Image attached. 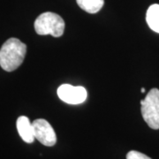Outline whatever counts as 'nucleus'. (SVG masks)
Masks as SVG:
<instances>
[{"label": "nucleus", "mask_w": 159, "mask_h": 159, "mask_svg": "<svg viewBox=\"0 0 159 159\" xmlns=\"http://www.w3.org/2000/svg\"><path fill=\"white\" fill-rule=\"evenodd\" d=\"M66 24L62 18L57 13L46 11L40 14L34 21L35 32L41 35L51 34L59 37L64 34Z\"/></svg>", "instance_id": "2"}, {"label": "nucleus", "mask_w": 159, "mask_h": 159, "mask_svg": "<svg viewBox=\"0 0 159 159\" xmlns=\"http://www.w3.org/2000/svg\"><path fill=\"white\" fill-rule=\"evenodd\" d=\"M33 124L34 138L38 140L43 145L52 147L57 142L56 133L51 124L43 119H35Z\"/></svg>", "instance_id": "4"}, {"label": "nucleus", "mask_w": 159, "mask_h": 159, "mask_svg": "<svg viewBox=\"0 0 159 159\" xmlns=\"http://www.w3.org/2000/svg\"><path fill=\"white\" fill-rule=\"evenodd\" d=\"M17 130L20 136L21 137L23 141L27 143H32L34 142V127L33 124L30 122V120L26 116H20L17 119Z\"/></svg>", "instance_id": "6"}, {"label": "nucleus", "mask_w": 159, "mask_h": 159, "mask_svg": "<svg viewBox=\"0 0 159 159\" xmlns=\"http://www.w3.org/2000/svg\"><path fill=\"white\" fill-rule=\"evenodd\" d=\"M126 159H151L145 154L141 153L136 150H131L126 155Z\"/></svg>", "instance_id": "9"}, {"label": "nucleus", "mask_w": 159, "mask_h": 159, "mask_svg": "<svg viewBox=\"0 0 159 159\" xmlns=\"http://www.w3.org/2000/svg\"><path fill=\"white\" fill-rule=\"evenodd\" d=\"M57 96L63 102L69 104H79L85 101L88 93L85 88L81 86H72L63 84L57 90Z\"/></svg>", "instance_id": "5"}, {"label": "nucleus", "mask_w": 159, "mask_h": 159, "mask_svg": "<svg viewBox=\"0 0 159 159\" xmlns=\"http://www.w3.org/2000/svg\"><path fill=\"white\" fill-rule=\"evenodd\" d=\"M27 45L17 38H10L0 49V66L6 72H12L22 64Z\"/></svg>", "instance_id": "1"}, {"label": "nucleus", "mask_w": 159, "mask_h": 159, "mask_svg": "<svg viewBox=\"0 0 159 159\" xmlns=\"http://www.w3.org/2000/svg\"><path fill=\"white\" fill-rule=\"evenodd\" d=\"M146 20L150 29L159 33V5L155 4L148 7L146 14Z\"/></svg>", "instance_id": "7"}, {"label": "nucleus", "mask_w": 159, "mask_h": 159, "mask_svg": "<svg viewBox=\"0 0 159 159\" xmlns=\"http://www.w3.org/2000/svg\"><path fill=\"white\" fill-rule=\"evenodd\" d=\"M77 5L89 13H97L102 9L104 0H76Z\"/></svg>", "instance_id": "8"}, {"label": "nucleus", "mask_w": 159, "mask_h": 159, "mask_svg": "<svg viewBox=\"0 0 159 159\" xmlns=\"http://www.w3.org/2000/svg\"><path fill=\"white\" fill-rule=\"evenodd\" d=\"M142 115L148 125L155 130L159 129V89H152L142 100Z\"/></svg>", "instance_id": "3"}, {"label": "nucleus", "mask_w": 159, "mask_h": 159, "mask_svg": "<svg viewBox=\"0 0 159 159\" xmlns=\"http://www.w3.org/2000/svg\"><path fill=\"white\" fill-rule=\"evenodd\" d=\"M141 91H142V93H144V92H145V89H141Z\"/></svg>", "instance_id": "10"}]
</instances>
